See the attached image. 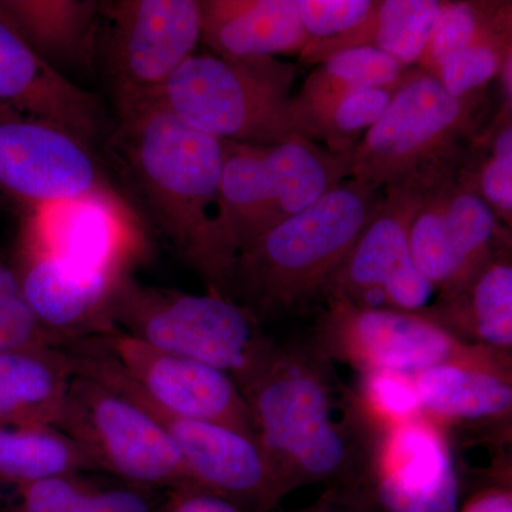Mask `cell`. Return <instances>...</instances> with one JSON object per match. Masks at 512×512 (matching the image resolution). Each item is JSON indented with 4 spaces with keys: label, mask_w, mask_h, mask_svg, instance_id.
<instances>
[{
    "label": "cell",
    "mask_w": 512,
    "mask_h": 512,
    "mask_svg": "<svg viewBox=\"0 0 512 512\" xmlns=\"http://www.w3.org/2000/svg\"><path fill=\"white\" fill-rule=\"evenodd\" d=\"M156 512H247L194 485H184L168 491L167 498L158 504Z\"/></svg>",
    "instance_id": "34"
},
{
    "label": "cell",
    "mask_w": 512,
    "mask_h": 512,
    "mask_svg": "<svg viewBox=\"0 0 512 512\" xmlns=\"http://www.w3.org/2000/svg\"><path fill=\"white\" fill-rule=\"evenodd\" d=\"M76 366L79 375L109 384L160 423L180 451L194 487L247 512H272L289 494L255 437L222 424L165 412L137 389L103 349L83 350L76 356Z\"/></svg>",
    "instance_id": "8"
},
{
    "label": "cell",
    "mask_w": 512,
    "mask_h": 512,
    "mask_svg": "<svg viewBox=\"0 0 512 512\" xmlns=\"http://www.w3.org/2000/svg\"><path fill=\"white\" fill-rule=\"evenodd\" d=\"M417 313L467 345L512 353L511 245L456 292L437 296Z\"/></svg>",
    "instance_id": "21"
},
{
    "label": "cell",
    "mask_w": 512,
    "mask_h": 512,
    "mask_svg": "<svg viewBox=\"0 0 512 512\" xmlns=\"http://www.w3.org/2000/svg\"><path fill=\"white\" fill-rule=\"evenodd\" d=\"M241 392L259 443L289 493L316 483L355 490L377 430L335 363L309 340L276 342Z\"/></svg>",
    "instance_id": "1"
},
{
    "label": "cell",
    "mask_w": 512,
    "mask_h": 512,
    "mask_svg": "<svg viewBox=\"0 0 512 512\" xmlns=\"http://www.w3.org/2000/svg\"><path fill=\"white\" fill-rule=\"evenodd\" d=\"M512 55V46H480L458 50L443 57L430 72L441 86L457 99L485 92L498 79L503 64Z\"/></svg>",
    "instance_id": "32"
},
{
    "label": "cell",
    "mask_w": 512,
    "mask_h": 512,
    "mask_svg": "<svg viewBox=\"0 0 512 512\" xmlns=\"http://www.w3.org/2000/svg\"><path fill=\"white\" fill-rule=\"evenodd\" d=\"M457 512H512V476L488 478L463 498Z\"/></svg>",
    "instance_id": "35"
},
{
    "label": "cell",
    "mask_w": 512,
    "mask_h": 512,
    "mask_svg": "<svg viewBox=\"0 0 512 512\" xmlns=\"http://www.w3.org/2000/svg\"><path fill=\"white\" fill-rule=\"evenodd\" d=\"M377 0H295L309 40L332 39L355 29L375 9Z\"/></svg>",
    "instance_id": "33"
},
{
    "label": "cell",
    "mask_w": 512,
    "mask_h": 512,
    "mask_svg": "<svg viewBox=\"0 0 512 512\" xmlns=\"http://www.w3.org/2000/svg\"><path fill=\"white\" fill-rule=\"evenodd\" d=\"M355 150L332 153L299 134L275 146L225 141L222 227L235 252L352 177Z\"/></svg>",
    "instance_id": "7"
},
{
    "label": "cell",
    "mask_w": 512,
    "mask_h": 512,
    "mask_svg": "<svg viewBox=\"0 0 512 512\" xmlns=\"http://www.w3.org/2000/svg\"><path fill=\"white\" fill-rule=\"evenodd\" d=\"M298 67L278 57L191 56L160 100L188 126L227 143L275 146L295 134Z\"/></svg>",
    "instance_id": "6"
},
{
    "label": "cell",
    "mask_w": 512,
    "mask_h": 512,
    "mask_svg": "<svg viewBox=\"0 0 512 512\" xmlns=\"http://www.w3.org/2000/svg\"><path fill=\"white\" fill-rule=\"evenodd\" d=\"M431 185L386 188L379 211L330 282L326 296L362 308L419 312L437 293L410 251V228ZM326 299V298H325Z\"/></svg>",
    "instance_id": "16"
},
{
    "label": "cell",
    "mask_w": 512,
    "mask_h": 512,
    "mask_svg": "<svg viewBox=\"0 0 512 512\" xmlns=\"http://www.w3.org/2000/svg\"><path fill=\"white\" fill-rule=\"evenodd\" d=\"M74 376L72 352L63 346L0 355V427H57Z\"/></svg>",
    "instance_id": "23"
},
{
    "label": "cell",
    "mask_w": 512,
    "mask_h": 512,
    "mask_svg": "<svg viewBox=\"0 0 512 512\" xmlns=\"http://www.w3.org/2000/svg\"><path fill=\"white\" fill-rule=\"evenodd\" d=\"M70 473L16 488L19 512H156L153 491Z\"/></svg>",
    "instance_id": "25"
},
{
    "label": "cell",
    "mask_w": 512,
    "mask_h": 512,
    "mask_svg": "<svg viewBox=\"0 0 512 512\" xmlns=\"http://www.w3.org/2000/svg\"><path fill=\"white\" fill-rule=\"evenodd\" d=\"M89 339L165 412L222 424L258 439L247 399L235 380L217 367L151 348L117 329Z\"/></svg>",
    "instance_id": "17"
},
{
    "label": "cell",
    "mask_w": 512,
    "mask_h": 512,
    "mask_svg": "<svg viewBox=\"0 0 512 512\" xmlns=\"http://www.w3.org/2000/svg\"><path fill=\"white\" fill-rule=\"evenodd\" d=\"M0 22L57 72L59 67H87L99 43L101 3L0 0Z\"/></svg>",
    "instance_id": "22"
},
{
    "label": "cell",
    "mask_w": 512,
    "mask_h": 512,
    "mask_svg": "<svg viewBox=\"0 0 512 512\" xmlns=\"http://www.w3.org/2000/svg\"><path fill=\"white\" fill-rule=\"evenodd\" d=\"M399 84L355 90L309 106L291 107L293 131L320 146L325 144L332 153H349L380 119Z\"/></svg>",
    "instance_id": "26"
},
{
    "label": "cell",
    "mask_w": 512,
    "mask_h": 512,
    "mask_svg": "<svg viewBox=\"0 0 512 512\" xmlns=\"http://www.w3.org/2000/svg\"><path fill=\"white\" fill-rule=\"evenodd\" d=\"M478 194L505 227L512 225V106H501L473 154Z\"/></svg>",
    "instance_id": "30"
},
{
    "label": "cell",
    "mask_w": 512,
    "mask_h": 512,
    "mask_svg": "<svg viewBox=\"0 0 512 512\" xmlns=\"http://www.w3.org/2000/svg\"><path fill=\"white\" fill-rule=\"evenodd\" d=\"M353 503L377 512H457L463 483L450 436L429 417L377 431Z\"/></svg>",
    "instance_id": "15"
},
{
    "label": "cell",
    "mask_w": 512,
    "mask_h": 512,
    "mask_svg": "<svg viewBox=\"0 0 512 512\" xmlns=\"http://www.w3.org/2000/svg\"><path fill=\"white\" fill-rule=\"evenodd\" d=\"M309 342L357 373L407 376L493 350L460 342L420 313L362 308L333 295L326 296Z\"/></svg>",
    "instance_id": "11"
},
{
    "label": "cell",
    "mask_w": 512,
    "mask_h": 512,
    "mask_svg": "<svg viewBox=\"0 0 512 512\" xmlns=\"http://www.w3.org/2000/svg\"><path fill=\"white\" fill-rule=\"evenodd\" d=\"M440 0H377L370 16L369 46L404 69L419 64L440 15Z\"/></svg>",
    "instance_id": "29"
},
{
    "label": "cell",
    "mask_w": 512,
    "mask_h": 512,
    "mask_svg": "<svg viewBox=\"0 0 512 512\" xmlns=\"http://www.w3.org/2000/svg\"><path fill=\"white\" fill-rule=\"evenodd\" d=\"M109 319L114 329L151 348L217 367L239 389L276 343L241 303L143 284L133 274L117 286Z\"/></svg>",
    "instance_id": "5"
},
{
    "label": "cell",
    "mask_w": 512,
    "mask_h": 512,
    "mask_svg": "<svg viewBox=\"0 0 512 512\" xmlns=\"http://www.w3.org/2000/svg\"><path fill=\"white\" fill-rule=\"evenodd\" d=\"M107 73L117 113L160 100L171 77L201 42V0L101 3Z\"/></svg>",
    "instance_id": "10"
},
{
    "label": "cell",
    "mask_w": 512,
    "mask_h": 512,
    "mask_svg": "<svg viewBox=\"0 0 512 512\" xmlns=\"http://www.w3.org/2000/svg\"><path fill=\"white\" fill-rule=\"evenodd\" d=\"M490 123L487 92L457 99L431 74L409 69L357 144L352 178L382 190L437 183L471 160Z\"/></svg>",
    "instance_id": "4"
},
{
    "label": "cell",
    "mask_w": 512,
    "mask_h": 512,
    "mask_svg": "<svg viewBox=\"0 0 512 512\" xmlns=\"http://www.w3.org/2000/svg\"><path fill=\"white\" fill-rule=\"evenodd\" d=\"M421 412L448 434L511 441L512 353L488 350L412 376Z\"/></svg>",
    "instance_id": "18"
},
{
    "label": "cell",
    "mask_w": 512,
    "mask_h": 512,
    "mask_svg": "<svg viewBox=\"0 0 512 512\" xmlns=\"http://www.w3.org/2000/svg\"><path fill=\"white\" fill-rule=\"evenodd\" d=\"M57 429L86 448L97 470L157 490L191 485L180 451L146 409L109 384L74 376Z\"/></svg>",
    "instance_id": "9"
},
{
    "label": "cell",
    "mask_w": 512,
    "mask_h": 512,
    "mask_svg": "<svg viewBox=\"0 0 512 512\" xmlns=\"http://www.w3.org/2000/svg\"><path fill=\"white\" fill-rule=\"evenodd\" d=\"M511 23V2H443L417 67L430 72L443 57L470 47L512 46Z\"/></svg>",
    "instance_id": "27"
},
{
    "label": "cell",
    "mask_w": 512,
    "mask_h": 512,
    "mask_svg": "<svg viewBox=\"0 0 512 512\" xmlns=\"http://www.w3.org/2000/svg\"><path fill=\"white\" fill-rule=\"evenodd\" d=\"M305 512H369L365 510V508L360 507L353 501H346V503H336L335 498L333 500L326 501V503H322L320 505H316V507L311 508V510Z\"/></svg>",
    "instance_id": "36"
},
{
    "label": "cell",
    "mask_w": 512,
    "mask_h": 512,
    "mask_svg": "<svg viewBox=\"0 0 512 512\" xmlns=\"http://www.w3.org/2000/svg\"><path fill=\"white\" fill-rule=\"evenodd\" d=\"M384 190L348 178L241 249L232 298L259 322L322 308L333 276L379 211Z\"/></svg>",
    "instance_id": "3"
},
{
    "label": "cell",
    "mask_w": 512,
    "mask_h": 512,
    "mask_svg": "<svg viewBox=\"0 0 512 512\" xmlns=\"http://www.w3.org/2000/svg\"><path fill=\"white\" fill-rule=\"evenodd\" d=\"M0 104L55 124L90 147L106 130L99 99L43 62L2 22Z\"/></svg>",
    "instance_id": "19"
},
{
    "label": "cell",
    "mask_w": 512,
    "mask_h": 512,
    "mask_svg": "<svg viewBox=\"0 0 512 512\" xmlns=\"http://www.w3.org/2000/svg\"><path fill=\"white\" fill-rule=\"evenodd\" d=\"M407 70L375 47L345 50L318 64L293 96L292 107L309 106L355 90L397 86Z\"/></svg>",
    "instance_id": "28"
},
{
    "label": "cell",
    "mask_w": 512,
    "mask_h": 512,
    "mask_svg": "<svg viewBox=\"0 0 512 512\" xmlns=\"http://www.w3.org/2000/svg\"><path fill=\"white\" fill-rule=\"evenodd\" d=\"M356 394L377 431L423 416L412 376L382 370L360 373Z\"/></svg>",
    "instance_id": "31"
},
{
    "label": "cell",
    "mask_w": 512,
    "mask_h": 512,
    "mask_svg": "<svg viewBox=\"0 0 512 512\" xmlns=\"http://www.w3.org/2000/svg\"><path fill=\"white\" fill-rule=\"evenodd\" d=\"M16 247L111 282L131 275L147 254L140 220L119 192L60 202L25 215Z\"/></svg>",
    "instance_id": "14"
},
{
    "label": "cell",
    "mask_w": 512,
    "mask_h": 512,
    "mask_svg": "<svg viewBox=\"0 0 512 512\" xmlns=\"http://www.w3.org/2000/svg\"><path fill=\"white\" fill-rule=\"evenodd\" d=\"M109 147L175 252L208 292L234 301L237 252L221 217L225 141L156 100L121 114Z\"/></svg>",
    "instance_id": "2"
},
{
    "label": "cell",
    "mask_w": 512,
    "mask_h": 512,
    "mask_svg": "<svg viewBox=\"0 0 512 512\" xmlns=\"http://www.w3.org/2000/svg\"><path fill=\"white\" fill-rule=\"evenodd\" d=\"M471 161L431 185L410 228L414 264L437 296L456 292L511 245V229L478 194Z\"/></svg>",
    "instance_id": "13"
},
{
    "label": "cell",
    "mask_w": 512,
    "mask_h": 512,
    "mask_svg": "<svg viewBox=\"0 0 512 512\" xmlns=\"http://www.w3.org/2000/svg\"><path fill=\"white\" fill-rule=\"evenodd\" d=\"M201 42L212 55H301L309 43L295 0H201Z\"/></svg>",
    "instance_id": "20"
},
{
    "label": "cell",
    "mask_w": 512,
    "mask_h": 512,
    "mask_svg": "<svg viewBox=\"0 0 512 512\" xmlns=\"http://www.w3.org/2000/svg\"><path fill=\"white\" fill-rule=\"evenodd\" d=\"M93 148L69 131L0 104V202L32 212L90 195L114 194Z\"/></svg>",
    "instance_id": "12"
},
{
    "label": "cell",
    "mask_w": 512,
    "mask_h": 512,
    "mask_svg": "<svg viewBox=\"0 0 512 512\" xmlns=\"http://www.w3.org/2000/svg\"><path fill=\"white\" fill-rule=\"evenodd\" d=\"M97 471L86 448L57 427H0V483L20 488Z\"/></svg>",
    "instance_id": "24"
}]
</instances>
